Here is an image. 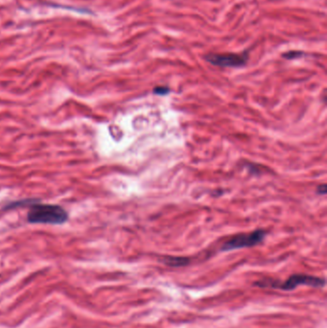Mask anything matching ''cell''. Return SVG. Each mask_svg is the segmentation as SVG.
I'll list each match as a JSON object with an SVG mask.
<instances>
[{
	"label": "cell",
	"instance_id": "obj_5",
	"mask_svg": "<svg viewBox=\"0 0 327 328\" xmlns=\"http://www.w3.org/2000/svg\"><path fill=\"white\" fill-rule=\"evenodd\" d=\"M163 263L171 267H183L189 263L187 257H166L163 259Z\"/></svg>",
	"mask_w": 327,
	"mask_h": 328
},
{
	"label": "cell",
	"instance_id": "obj_8",
	"mask_svg": "<svg viewBox=\"0 0 327 328\" xmlns=\"http://www.w3.org/2000/svg\"><path fill=\"white\" fill-rule=\"evenodd\" d=\"M170 92V89L166 86H156L154 88V93L157 95H166Z\"/></svg>",
	"mask_w": 327,
	"mask_h": 328
},
{
	"label": "cell",
	"instance_id": "obj_6",
	"mask_svg": "<svg viewBox=\"0 0 327 328\" xmlns=\"http://www.w3.org/2000/svg\"><path fill=\"white\" fill-rule=\"evenodd\" d=\"M35 201L38 202V200H16V201H13L11 202L10 204H8L5 208L6 209H9V208H14V207H17V206H21V205H32L34 203H36Z\"/></svg>",
	"mask_w": 327,
	"mask_h": 328
},
{
	"label": "cell",
	"instance_id": "obj_9",
	"mask_svg": "<svg viewBox=\"0 0 327 328\" xmlns=\"http://www.w3.org/2000/svg\"><path fill=\"white\" fill-rule=\"evenodd\" d=\"M317 192L321 195H325L327 194V186L326 185H323V186H320L318 187V190Z\"/></svg>",
	"mask_w": 327,
	"mask_h": 328
},
{
	"label": "cell",
	"instance_id": "obj_1",
	"mask_svg": "<svg viewBox=\"0 0 327 328\" xmlns=\"http://www.w3.org/2000/svg\"><path fill=\"white\" fill-rule=\"evenodd\" d=\"M68 221L67 211L57 204H43L36 202L31 205L27 213V222L30 224L63 225Z\"/></svg>",
	"mask_w": 327,
	"mask_h": 328
},
{
	"label": "cell",
	"instance_id": "obj_7",
	"mask_svg": "<svg viewBox=\"0 0 327 328\" xmlns=\"http://www.w3.org/2000/svg\"><path fill=\"white\" fill-rule=\"evenodd\" d=\"M305 53L303 51H299V50H291L288 52H285L282 54V58H284L286 60H295V59H299V58L304 56Z\"/></svg>",
	"mask_w": 327,
	"mask_h": 328
},
{
	"label": "cell",
	"instance_id": "obj_3",
	"mask_svg": "<svg viewBox=\"0 0 327 328\" xmlns=\"http://www.w3.org/2000/svg\"><path fill=\"white\" fill-rule=\"evenodd\" d=\"M267 232L263 229H256L250 233H242L235 235L224 243L222 246L223 252H229L244 248H251L260 244L266 237Z\"/></svg>",
	"mask_w": 327,
	"mask_h": 328
},
{
	"label": "cell",
	"instance_id": "obj_2",
	"mask_svg": "<svg viewBox=\"0 0 327 328\" xmlns=\"http://www.w3.org/2000/svg\"><path fill=\"white\" fill-rule=\"evenodd\" d=\"M255 285L261 288H273L283 291H293L300 285L310 286L314 288H323L326 286V279L307 274H293L283 282L274 279H263L256 281Z\"/></svg>",
	"mask_w": 327,
	"mask_h": 328
},
{
	"label": "cell",
	"instance_id": "obj_4",
	"mask_svg": "<svg viewBox=\"0 0 327 328\" xmlns=\"http://www.w3.org/2000/svg\"><path fill=\"white\" fill-rule=\"evenodd\" d=\"M204 60L215 66L233 67V68L242 67L247 65L249 61V53L247 51L243 52L241 54L209 53L204 56Z\"/></svg>",
	"mask_w": 327,
	"mask_h": 328
}]
</instances>
